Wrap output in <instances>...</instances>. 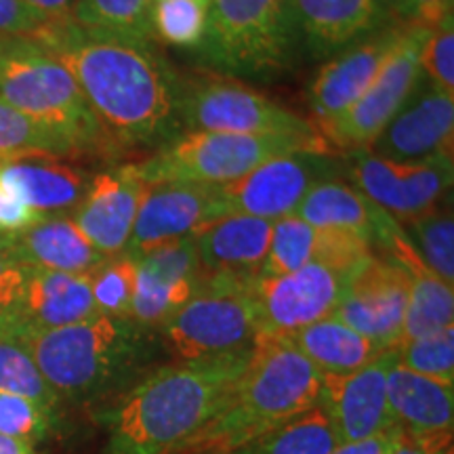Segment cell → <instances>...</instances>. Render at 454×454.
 Masks as SVG:
<instances>
[{
    "label": "cell",
    "instance_id": "cell-1",
    "mask_svg": "<svg viewBox=\"0 0 454 454\" xmlns=\"http://www.w3.org/2000/svg\"><path fill=\"white\" fill-rule=\"evenodd\" d=\"M32 41L67 67L114 145H164L177 137L181 84L150 43L87 30L74 20Z\"/></svg>",
    "mask_w": 454,
    "mask_h": 454
},
{
    "label": "cell",
    "instance_id": "cell-2",
    "mask_svg": "<svg viewBox=\"0 0 454 454\" xmlns=\"http://www.w3.org/2000/svg\"><path fill=\"white\" fill-rule=\"evenodd\" d=\"M251 351L175 362L141 379L106 412L107 454H179L223 406Z\"/></svg>",
    "mask_w": 454,
    "mask_h": 454
},
{
    "label": "cell",
    "instance_id": "cell-3",
    "mask_svg": "<svg viewBox=\"0 0 454 454\" xmlns=\"http://www.w3.org/2000/svg\"><path fill=\"white\" fill-rule=\"evenodd\" d=\"M322 372L293 340L259 333L219 412L179 454H225L317 406Z\"/></svg>",
    "mask_w": 454,
    "mask_h": 454
},
{
    "label": "cell",
    "instance_id": "cell-4",
    "mask_svg": "<svg viewBox=\"0 0 454 454\" xmlns=\"http://www.w3.org/2000/svg\"><path fill=\"white\" fill-rule=\"evenodd\" d=\"M20 339L57 395L90 400L116 387L137 364L144 328L133 320L99 314Z\"/></svg>",
    "mask_w": 454,
    "mask_h": 454
},
{
    "label": "cell",
    "instance_id": "cell-5",
    "mask_svg": "<svg viewBox=\"0 0 454 454\" xmlns=\"http://www.w3.org/2000/svg\"><path fill=\"white\" fill-rule=\"evenodd\" d=\"M0 101L61 135L76 154L114 147L67 67L32 38L0 36Z\"/></svg>",
    "mask_w": 454,
    "mask_h": 454
},
{
    "label": "cell",
    "instance_id": "cell-6",
    "mask_svg": "<svg viewBox=\"0 0 454 454\" xmlns=\"http://www.w3.org/2000/svg\"><path fill=\"white\" fill-rule=\"evenodd\" d=\"M293 152L333 154L320 133L238 135L187 130L158 147L150 160L137 164L147 185L185 184L219 187L242 179L276 156Z\"/></svg>",
    "mask_w": 454,
    "mask_h": 454
},
{
    "label": "cell",
    "instance_id": "cell-7",
    "mask_svg": "<svg viewBox=\"0 0 454 454\" xmlns=\"http://www.w3.org/2000/svg\"><path fill=\"white\" fill-rule=\"evenodd\" d=\"M294 21L291 0H211L198 49L231 74H270L291 64Z\"/></svg>",
    "mask_w": 454,
    "mask_h": 454
},
{
    "label": "cell",
    "instance_id": "cell-8",
    "mask_svg": "<svg viewBox=\"0 0 454 454\" xmlns=\"http://www.w3.org/2000/svg\"><path fill=\"white\" fill-rule=\"evenodd\" d=\"M253 282L254 278H207L200 291L162 326L164 343L175 360H204L253 349L259 337Z\"/></svg>",
    "mask_w": 454,
    "mask_h": 454
},
{
    "label": "cell",
    "instance_id": "cell-9",
    "mask_svg": "<svg viewBox=\"0 0 454 454\" xmlns=\"http://www.w3.org/2000/svg\"><path fill=\"white\" fill-rule=\"evenodd\" d=\"M179 122L190 130L238 135H311L314 124L259 90L234 81L181 87Z\"/></svg>",
    "mask_w": 454,
    "mask_h": 454
},
{
    "label": "cell",
    "instance_id": "cell-10",
    "mask_svg": "<svg viewBox=\"0 0 454 454\" xmlns=\"http://www.w3.org/2000/svg\"><path fill=\"white\" fill-rule=\"evenodd\" d=\"M431 30L404 26L400 43L364 95L340 116L320 127L326 144L340 150L368 152L391 118L402 110L421 78V51Z\"/></svg>",
    "mask_w": 454,
    "mask_h": 454
},
{
    "label": "cell",
    "instance_id": "cell-11",
    "mask_svg": "<svg viewBox=\"0 0 454 454\" xmlns=\"http://www.w3.org/2000/svg\"><path fill=\"white\" fill-rule=\"evenodd\" d=\"M354 187L368 200L404 223L444 202L452 185V154L395 162L371 152H356L349 164Z\"/></svg>",
    "mask_w": 454,
    "mask_h": 454
},
{
    "label": "cell",
    "instance_id": "cell-12",
    "mask_svg": "<svg viewBox=\"0 0 454 454\" xmlns=\"http://www.w3.org/2000/svg\"><path fill=\"white\" fill-rule=\"evenodd\" d=\"M340 173V160L322 152H293L276 156L244 175L219 185V196L230 213L278 221L297 213L311 187Z\"/></svg>",
    "mask_w": 454,
    "mask_h": 454
},
{
    "label": "cell",
    "instance_id": "cell-13",
    "mask_svg": "<svg viewBox=\"0 0 454 454\" xmlns=\"http://www.w3.org/2000/svg\"><path fill=\"white\" fill-rule=\"evenodd\" d=\"M349 280L348 274L322 261H309L291 274L254 278L251 291L259 333L291 337L333 316Z\"/></svg>",
    "mask_w": 454,
    "mask_h": 454
},
{
    "label": "cell",
    "instance_id": "cell-14",
    "mask_svg": "<svg viewBox=\"0 0 454 454\" xmlns=\"http://www.w3.org/2000/svg\"><path fill=\"white\" fill-rule=\"evenodd\" d=\"M135 261L137 274L130 320L144 331L167 325L207 280L198 259L194 234L162 244Z\"/></svg>",
    "mask_w": 454,
    "mask_h": 454
},
{
    "label": "cell",
    "instance_id": "cell-15",
    "mask_svg": "<svg viewBox=\"0 0 454 454\" xmlns=\"http://www.w3.org/2000/svg\"><path fill=\"white\" fill-rule=\"evenodd\" d=\"M411 278L389 257H374L345 286L334 317L383 349H395L408 305Z\"/></svg>",
    "mask_w": 454,
    "mask_h": 454
},
{
    "label": "cell",
    "instance_id": "cell-16",
    "mask_svg": "<svg viewBox=\"0 0 454 454\" xmlns=\"http://www.w3.org/2000/svg\"><path fill=\"white\" fill-rule=\"evenodd\" d=\"M230 215L217 187L158 184L147 185L124 253L133 259L162 244L196 234L211 221Z\"/></svg>",
    "mask_w": 454,
    "mask_h": 454
},
{
    "label": "cell",
    "instance_id": "cell-17",
    "mask_svg": "<svg viewBox=\"0 0 454 454\" xmlns=\"http://www.w3.org/2000/svg\"><path fill=\"white\" fill-rule=\"evenodd\" d=\"M454 95L435 89L421 74L412 95L374 139L371 154L395 162L452 154Z\"/></svg>",
    "mask_w": 454,
    "mask_h": 454
},
{
    "label": "cell",
    "instance_id": "cell-18",
    "mask_svg": "<svg viewBox=\"0 0 454 454\" xmlns=\"http://www.w3.org/2000/svg\"><path fill=\"white\" fill-rule=\"evenodd\" d=\"M394 360L395 349H387L351 374H322L317 406L331 419L340 444L372 438L394 425L387 408V371Z\"/></svg>",
    "mask_w": 454,
    "mask_h": 454
},
{
    "label": "cell",
    "instance_id": "cell-19",
    "mask_svg": "<svg viewBox=\"0 0 454 454\" xmlns=\"http://www.w3.org/2000/svg\"><path fill=\"white\" fill-rule=\"evenodd\" d=\"M147 184L137 164L104 170L90 179L74 223L99 254L116 257L127 248Z\"/></svg>",
    "mask_w": 454,
    "mask_h": 454
},
{
    "label": "cell",
    "instance_id": "cell-20",
    "mask_svg": "<svg viewBox=\"0 0 454 454\" xmlns=\"http://www.w3.org/2000/svg\"><path fill=\"white\" fill-rule=\"evenodd\" d=\"M402 32L404 26L368 34L364 41L345 47L317 72L309 87V107L320 127L340 116L366 93L400 43Z\"/></svg>",
    "mask_w": 454,
    "mask_h": 454
},
{
    "label": "cell",
    "instance_id": "cell-21",
    "mask_svg": "<svg viewBox=\"0 0 454 454\" xmlns=\"http://www.w3.org/2000/svg\"><path fill=\"white\" fill-rule=\"evenodd\" d=\"M26 268V265H24ZM99 316L90 293L89 274H64L26 268L24 293L11 334L43 333L78 325Z\"/></svg>",
    "mask_w": 454,
    "mask_h": 454
},
{
    "label": "cell",
    "instance_id": "cell-22",
    "mask_svg": "<svg viewBox=\"0 0 454 454\" xmlns=\"http://www.w3.org/2000/svg\"><path fill=\"white\" fill-rule=\"evenodd\" d=\"M271 225L274 221L230 213L200 227L194 242L204 276L257 278L270 251Z\"/></svg>",
    "mask_w": 454,
    "mask_h": 454
},
{
    "label": "cell",
    "instance_id": "cell-23",
    "mask_svg": "<svg viewBox=\"0 0 454 454\" xmlns=\"http://www.w3.org/2000/svg\"><path fill=\"white\" fill-rule=\"evenodd\" d=\"M385 257L395 261L411 278L408 305L402 325L400 343L427 337L446 326H454V291L452 284L435 274L408 240L397 223L381 244Z\"/></svg>",
    "mask_w": 454,
    "mask_h": 454
},
{
    "label": "cell",
    "instance_id": "cell-24",
    "mask_svg": "<svg viewBox=\"0 0 454 454\" xmlns=\"http://www.w3.org/2000/svg\"><path fill=\"white\" fill-rule=\"evenodd\" d=\"M0 251L26 268L64 274H90L106 261L67 217H49L21 234L0 236Z\"/></svg>",
    "mask_w": 454,
    "mask_h": 454
},
{
    "label": "cell",
    "instance_id": "cell-25",
    "mask_svg": "<svg viewBox=\"0 0 454 454\" xmlns=\"http://www.w3.org/2000/svg\"><path fill=\"white\" fill-rule=\"evenodd\" d=\"M294 27L325 57L372 34L387 17L377 0H291Z\"/></svg>",
    "mask_w": 454,
    "mask_h": 454
},
{
    "label": "cell",
    "instance_id": "cell-26",
    "mask_svg": "<svg viewBox=\"0 0 454 454\" xmlns=\"http://www.w3.org/2000/svg\"><path fill=\"white\" fill-rule=\"evenodd\" d=\"M294 215L316 230H339L364 238L372 248H381L385 238L397 225L389 213L368 200L354 185L334 179L311 187Z\"/></svg>",
    "mask_w": 454,
    "mask_h": 454
},
{
    "label": "cell",
    "instance_id": "cell-27",
    "mask_svg": "<svg viewBox=\"0 0 454 454\" xmlns=\"http://www.w3.org/2000/svg\"><path fill=\"white\" fill-rule=\"evenodd\" d=\"M389 419L411 438L448 434L454 425V385L408 371L402 364L387 371Z\"/></svg>",
    "mask_w": 454,
    "mask_h": 454
},
{
    "label": "cell",
    "instance_id": "cell-28",
    "mask_svg": "<svg viewBox=\"0 0 454 454\" xmlns=\"http://www.w3.org/2000/svg\"><path fill=\"white\" fill-rule=\"evenodd\" d=\"M0 179L7 184L32 211L44 217H61L76 211L90 177L59 158H21L0 164Z\"/></svg>",
    "mask_w": 454,
    "mask_h": 454
},
{
    "label": "cell",
    "instance_id": "cell-29",
    "mask_svg": "<svg viewBox=\"0 0 454 454\" xmlns=\"http://www.w3.org/2000/svg\"><path fill=\"white\" fill-rule=\"evenodd\" d=\"M293 345L314 364L322 374L343 377L351 374L383 354V348L372 343L371 339L362 337L354 328L328 316L314 325L293 333Z\"/></svg>",
    "mask_w": 454,
    "mask_h": 454
},
{
    "label": "cell",
    "instance_id": "cell-30",
    "mask_svg": "<svg viewBox=\"0 0 454 454\" xmlns=\"http://www.w3.org/2000/svg\"><path fill=\"white\" fill-rule=\"evenodd\" d=\"M339 444L331 419L320 406H314L225 454H331Z\"/></svg>",
    "mask_w": 454,
    "mask_h": 454
},
{
    "label": "cell",
    "instance_id": "cell-31",
    "mask_svg": "<svg viewBox=\"0 0 454 454\" xmlns=\"http://www.w3.org/2000/svg\"><path fill=\"white\" fill-rule=\"evenodd\" d=\"M154 0H76L72 20L87 30L150 43Z\"/></svg>",
    "mask_w": 454,
    "mask_h": 454
},
{
    "label": "cell",
    "instance_id": "cell-32",
    "mask_svg": "<svg viewBox=\"0 0 454 454\" xmlns=\"http://www.w3.org/2000/svg\"><path fill=\"white\" fill-rule=\"evenodd\" d=\"M41 156H76V150L61 135L0 101V164Z\"/></svg>",
    "mask_w": 454,
    "mask_h": 454
},
{
    "label": "cell",
    "instance_id": "cell-33",
    "mask_svg": "<svg viewBox=\"0 0 454 454\" xmlns=\"http://www.w3.org/2000/svg\"><path fill=\"white\" fill-rule=\"evenodd\" d=\"M0 391L27 397L57 417L61 397L38 371L24 340L11 333H0Z\"/></svg>",
    "mask_w": 454,
    "mask_h": 454
},
{
    "label": "cell",
    "instance_id": "cell-34",
    "mask_svg": "<svg viewBox=\"0 0 454 454\" xmlns=\"http://www.w3.org/2000/svg\"><path fill=\"white\" fill-rule=\"evenodd\" d=\"M421 259L442 280L454 284V217L444 202L400 223Z\"/></svg>",
    "mask_w": 454,
    "mask_h": 454
},
{
    "label": "cell",
    "instance_id": "cell-35",
    "mask_svg": "<svg viewBox=\"0 0 454 454\" xmlns=\"http://www.w3.org/2000/svg\"><path fill=\"white\" fill-rule=\"evenodd\" d=\"M320 230L311 227L297 215H288L271 225L270 251L259 276H284L297 271L316 259Z\"/></svg>",
    "mask_w": 454,
    "mask_h": 454
},
{
    "label": "cell",
    "instance_id": "cell-36",
    "mask_svg": "<svg viewBox=\"0 0 454 454\" xmlns=\"http://www.w3.org/2000/svg\"><path fill=\"white\" fill-rule=\"evenodd\" d=\"M152 36L170 47L198 49L208 24V3L204 0H154Z\"/></svg>",
    "mask_w": 454,
    "mask_h": 454
},
{
    "label": "cell",
    "instance_id": "cell-37",
    "mask_svg": "<svg viewBox=\"0 0 454 454\" xmlns=\"http://www.w3.org/2000/svg\"><path fill=\"white\" fill-rule=\"evenodd\" d=\"M135 274H137V261L127 253L106 259L98 270L90 271V293L98 314L130 320Z\"/></svg>",
    "mask_w": 454,
    "mask_h": 454
},
{
    "label": "cell",
    "instance_id": "cell-38",
    "mask_svg": "<svg viewBox=\"0 0 454 454\" xmlns=\"http://www.w3.org/2000/svg\"><path fill=\"white\" fill-rule=\"evenodd\" d=\"M395 360L408 371L454 385V326L397 345Z\"/></svg>",
    "mask_w": 454,
    "mask_h": 454
},
{
    "label": "cell",
    "instance_id": "cell-39",
    "mask_svg": "<svg viewBox=\"0 0 454 454\" xmlns=\"http://www.w3.org/2000/svg\"><path fill=\"white\" fill-rule=\"evenodd\" d=\"M55 414L44 411L27 397L0 391V435L36 444L49 438Z\"/></svg>",
    "mask_w": 454,
    "mask_h": 454
},
{
    "label": "cell",
    "instance_id": "cell-40",
    "mask_svg": "<svg viewBox=\"0 0 454 454\" xmlns=\"http://www.w3.org/2000/svg\"><path fill=\"white\" fill-rule=\"evenodd\" d=\"M421 70L435 89L454 95V21L446 17L427 34L421 51Z\"/></svg>",
    "mask_w": 454,
    "mask_h": 454
},
{
    "label": "cell",
    "instance_id": "cell-41",
    "mask_svg": "<svg viewBox=\"0 0 454 454\" xmlns=\"http://www.w3.org/2000/svg\"><path fill=\"white\" fill-rule=\"evenodd\" d=\"M26 268L0 251V333L13 331L17 308L24 293Z\"/></svg>",
    "mask_w": 454,
    "mask_h": 454
},
{
    "label": "cell",
    "instance_id": "cell-42",
    "mask_svg": "<svg viewBox=\"0 0 454 454\" xmlns=\"http://www.w3.org/2000/svg\"><path fill=\"white\" fill-rule=\"evenodd\" d=\"M51 24L24 0H0V36L38 38Z\"/></svg>",
    "mask_w": 454,
    "mask_h": 454
},
{
    "label": "cell",
    "instance_id": "cell-43",
    "mask_svg": "<svg viewBox=\"0 0 454 454\" xmlns=\"http://www.w3.org/2000/svg\"><path fill=\"white\" fill-rule=\"evenodd\" d=\"M389 11L400 17L402 26L434 30L452 15V0H394Z\"/></svg>",
    "mask_w": 454,
    "mask_h": 454
},
{
    "label": "cell",
    "instance_id": "cell-44",
    "mask_svg": "<svg viewBox=\"0 0 454 454\" xmlns=\"http://www.w3.org/2000/svg\"><path fill=\"white\" fill-rule=\"evenodd\" d=\"M49 219L27 204L0 179V236H15Z\"/></svg>",
    "mask_w": 454,
    "mask_h": 454
},
{
    "label": "cell",
    "instance_id": "cell-45",
    "mask_svg": "<svg viewBox=\"0 0 454 454\" xmlns=\"http://www.w3.org/2000/svg\"><path fill=\"white\" fill-rule=\"evenodd\" d=\"M404 438H406L404 431L395 427V425H391L389 429L372 435V438L339 444L331 454H391L397 446L402 444V442H404Z\"/></svg>",
    "mask_w": 454,
    "mask_h": 454
},
{
    "label": "cell",
    "instance_id": "cell-46",
    "mask_svg": "<svg viewBox=\"0 0 454 454\" xmlns=\"http://www.w3.org/2000/svg\"><path fill=\"white\" fill-rule=\"evenodd\" d=\"M452 448V431L448 434L423 435V438H411L406 435L404 442L391 454H446Z\"/></svg>",
    "mask_w": 454,
    "mask_h": 454
},
{
    "label": "cell",
    "instance_id": "cell-47",
    "mask_svg": "<svg viewBox=\"0 0 454 454\" xmlns=\"http://www.w3.org/2000/svg\"><path fill=\"white\" fill-rule=\"evenodd\" d=\"M38 15H43L51 26L66 24L72 20V11L76 0H24Z\"/></svg>",
    "mask_w": 454,
    "mask_h": 454
},
{
    "label": "cell",
    "instance_id": "cell-48",
    "mask_svg": "<svg viewBox=\"0 0 454 454\" xmlns=\"http://www.w3.org/2000/svg\"><path fill=\"white\" fill-rule=\"evenodd\" d=\"M0 454H38V452L34 450L32 444H27L24 440L0 435Z\"/></svg>",
    "mask_w": 454,
    "mask_h": 454
},
{
    "label": "cell",
    "instance_id": "cell-49",
    "mask_svg": "<svg viewBox=\"0 0 454 454\" xmlns=\"http://www.w3.org/2000/svg\"><path fill=\"white\" fill-rule=\"evenodd\" d=\"M377 3L381 4V7L389 13V9H391V4H394V0H377Z\"/></svg>",
    "mask_w": 454,
    "mask_h": 454
},
{
    "label": "cell",
    "instance_id": "cell-50",
    "mask_svg": "<svg viewBox=\"0 0 454 454\" xmlns=\"http://www.w3.org/2000/svg\"><path fill=\"white\" fill-rule=\"evenodd\" d=\"M446 454H452V448H450V450H448V452H446Z\"/></svg>",
    "mask_w": 454,
    "mask_h": 454
},
{
    "label": "cell",
    "instance_id": "cell-51",
    "mask_svg": "<svg viewBox=\"0 0 454 454\" xmlns=\"http://www.w3.org/2000/svg\"><path fill=\"white\" fill-rule=\"evenodd\" d=\"M204 3H208V4H211V0H204Z\"/></svg>",
    "mask_w": 454,
    "mask_h": 454
}]
</instances>
